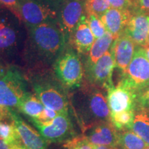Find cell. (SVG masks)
Here are the masks:
<instances>
[{
	"label": "cell",
	"instance_id": "ba28073f",
	"mask_svg": "<svg viewBox=\"0 0 149 149\" xmlns=\"http://www.w3.org/2000/svg\"><path fill=\"white\" fill-rule=\"evenodd\" d=\"M119 84L133 91L137 94L149 86V61L144 48H136L130 64L124 72Z\"/></svg>",
	"mask_w": 149,
	"mask_h": 149
},
{
	"label": "cell",
	"instance_id": "d590c367",
	"mask_svg": "<svg viewBox=\"0 0 149 149\" xmlns=\"http://www.w3.org/2000/svg\"><path fill=\"white\" fill-rule=\"evenodd\" d=\"M10 149H26L25 146H24L23 145H21V146H14L10 147Z\"/></svg>",
	"mask_w": 149,
	"mask_h": 149
},
{
	"label": "cell",
	"instance_id": "5b68a950",
	"mask_svg": "<svg viewBox=\"0 0 149 149\" xmlns=\"http://www.w3.org/2000/svg\"><path fill=\"white\" fill-rule=\"evenodd\" d=\"M53 72L65 87H79L84 78V67L77 52L67 44L53 65Z\"/></svg>",
	"mask_w": 149,
	"mask_h": 149
},
{
	"label": "cell",
	"instance_id": "d6a6232c",
	"mask_svg": "<svg viewBox=\"0 0 149 149\" xmlns=\"http://www.w3.org/2000/svg\"><path fill=\"white\" fill-rule=\"evenodd\" d=\"M95 149H115V147L108 146H97L95 145Z\"/></svg>",
	"mask_w": 149,
	"mask_h": 149
},
{
	"label": "cell",
	"instance_id": "8d00e7d4",
	"mask_svg": "<svg viewBox=\"0 0 149 149\" xmlns=\"http://www.w3.org/2000/svg\"><path fill=\"white\" fill-rule=\"evenodd\" d=\"M147 149H149V146H148V148H147Z\"/></svg>",
	"mask_w": 149,
	"mask_h": 149
},
{
	"label": "cell",
	"instance_id": "74e56055",
	"mask_svg": "<svg viewBox=\"0 0 149 149\" xmlns=\"http://www.w3.org/2000/svg\"><path fill=\"white\" fill-rule=\"evenodd\" d=\"M0 7H1V6H0Z\"/></svg>",
	"mask_w": 149,
	"mask_h": 149
},
{
	"label": "cell",
	"instance_id": "44dd1931",
	"mask_svg": "<svg viewBox=\"0 0 149 149\" xmlns=\"http://www.w3.org/2000/svg\"><path fill=\"white\" fill-rule=\"evenodd\" d=\"M44 107L35 95L30 93L19 105L18 109L32 119H37L44 111Z\"/></svg>",
	"mask_w": 149,
	"mask_h": 149
},
{
	"label": "cell",
	"instance_id": "cb8c5ba5",
	"mask_svg": "<svg viewBox=\"0 0 149 149\" xmlns=\"http://www.w3.org/2000/svg\"><path fill=\"white\" fill-rule=\"evenodd\" d=\"M0 137L10 147L22 145L21 139L13 122L10 124L0 122Z\"/></svg>",
	"mask_w": 149,
	"mask_h": 149
},
{
	"label": "cell",
	"instance_id": "277c9868",
	"mask_svg": "<svg viewBox=\"0 0 149 149\" xmlns=\"http://www.w3.org/2000/svg\"><path fill=\"white\" fill-rule=\"evenodd\" d=\"M29 94L26 79L21 70L15 66L7 67L0 76V107L18 108Z\"/></svg>",
	"mask_w": 149,
	"mask_h": 149
},
{
	"label": "cell",
	"instance_id": "3957f363",
	"mask_svg": "<svg viewBox=\"0 0 149 149\" xmlns=\"http://www.w3.org/2000/svg\"><path fill=\"white\" fill-rule=\"evenodd\" d=\"M26 37L23 22L8 9L0 7V57L8 61L22 58Z\"/></svg>",
	"mask_w": 149,
	"mask_h": 149
},
{
	"label": "cell",
	"instance_id": "603a6c76",
	"mask_svg": "<svg viewBox=\"0 0 149 149\" xmlns=\"http://www.w3.org/2000/svg\"><path fill=\"white\" fill-rule=\"evenodd\" d=\"M135 111H124L111 113V121L113 126L118 130L128 129L130 130L133 124Z\"/></svg>",
	"mask_w": 149,
	"mask_h": 149
},
{
	"label": "cell",
	"instance_id": "6da1fadb",
	"mask_svg": "<svg viewBox=\"0 0 149 149\" xmlns=\"http://www.w3.org/2000/svg\"><path fill=\"white\" fill-rule=\"evenodd\" d=\"M67 44L57 20L48 21L27 29L22 59L31 70L53 65Z\"/></svg>",
	"mask_w": 149,
	"mask_h": 149
},
{
	"label": "cell",
	"instance_id": "484cf974",
	"mask_svg": "<svg viewBox=\"0 0 149 149\" xmlns=\"http://www.w3.org/2000/svg\"><path fill=\"white\" fill-rule=\"evenodd\" d=\"M86 19L89 27H90L95 38H100L107 33V29H106L105 26L102 22L100 17H99L96 15L90 13L86 15Z\"/></svg>",
	"mask_w": 149,
	"mask_h": 149
},
{
	"label": "cell",
	"instance_id": "836d02e7",
	"mask_svg": "<svg viewBox=\"0 0 149 149\" xmlns=\"http://www.w3.org/2000/svg\"><path fill=\"white\" fill-rule=\"evenodd\" d=\"M7 67L8 66H5L4 65L0 62V76H1L3 73H4L6 70Z\"/></svg>",
	"mask_w": 149,
	"mask_h": 149
},
{
	"label": "cell",
	"instance_id": "30bf717a",
	"mask_svg": "<svg viewBox=\"0 0 149 149\" xmlns=\"http://www.w3.org/2000/svg\"><path fill=\"white\" fill-rule=\"evenodd\" d=\"M115 67L114 56L110 49L93 66L85 70L93 85L100 86L107 90L113 86L112 77Z\"/></svg>",
	"mask_w": 149,
	"mask_h": 149
},
{
	"label": "cell",
	"instance_id": "9c48e42d",
	"mask_svg": "<svg viewBox=\"0 0 149 149\" xmlns=\"http://www.w3.org/2000/svg\"><path fill=\"white\" fill-rule=\"evenodd\" d=\"M86 0H61L58 19L68 44L78 24L86 13Z\"/></svg>",
	"mask_w": 149,
	"mask_h": 149
},
{
	"label": "cell",
	"instance_id": "1f68e13d",
	"mask_svg": "<svg viewBox=\"0 0 149 149\" xmlns=\"http://www.w3.org/2000/svg\"><path fill=\"white\" fill-rule=\"evenodd\" d=\"M10 146L3 139L0 137V149H10Z\"/></svg>",
	"mask_w": 149,
	"mask_h": 149
},
{
	"label": "cell",
	"instance_id": "ffe728a7",
	"mask_svg": "<svg viewBox=\"0 0 149 149\" xmlns=\"http://www.w3.org/2000/svg\"><path fill=\"white\" fill-rule=\"evenodd\" d=\"M130 130L140 137L149 146V110L139 106L136 107Z\"/></svg>",
	"mask_w": 149,
	"mask_h": 149
},
{
	"label": "cell",
	"instance_id": "f546056e",
	"mask_svg": "<svg viewBox=\"0 0 149 149\" xmlns=\"http://www.w3.org/2000/svg\"><path fill=\"white\" fill-rule=\"evenodd\" d=\"M19 3L20 0H0V6L8 9L19 19Z\"/></svg>",
	"mask_w": 149,
	"mask_h": 149
},
{
	"label": "cell",
	"instance_id": "2e32d148",
	"mask_svg": "<svg viewBox=\"0 0 149 149\" xmlns=\"http://www.w3.org/2000/svg\"><path fill=\"white\" fill-rule=\"evenodd\" d=\"M111 122L100 123L90 127L86 139L91 144L97 146H117L119 144V134Z\"/></svg>",
	"mask_w": 149,
	"mask_h": 149
},
{
	"label": "cell",
	"instance_id": "f1b7e54d",
	"mask_svg": "<svg viewBox=\"0 0 149 149\" xmlns=\"http://www.w3.org/2000/svg\"><path fill=\"white\" fill-rule=\"evenodd\" d=\"M137 106L149 110V86L137 94Z\"/></svg>",
	"mask_w": 149,
	"mask_h": 149
},
{
	"label": "cell",
	"instance_id": "8fae6325",
	"mask_svg": "<svg viewBox=\"0 0 149 149\" xmlns=\"http://www.w3.org/2000/svg\"><path fill=\"white\" fill-rule=\"evenodd\" d=\"M40 135L46 140L58 141L68 138L72 134V126L68 115L59 114L47 124H42L32 120Z\"/></svg>",
	"mask_w": 149,
	"mask_h": 149
},
{
	"label": "cell",
	"instance_id": "d4e9b609",
	"mask_svg": "<svg viewBox=\"0 0 149 149\" xmlns=\"http://www.w3.org/2000/svg\"><path fill=\"white\" fill-rule=\"evenodd\" d=\"M86 13H93L100 17L111 8L108 0H86Z\"/></svg>",
	"mask_w": 149,
	"mask_h": 149
},
{
	"label": "cell",
	"instance_id": "e575fe53",
	"mask_svg": "<svg viewBox=\"0 0 149 149\" xmlns=\"http://www.w3.org/2000/svg\"><path fill=\"white\" fill-rule=\"evenodd\" d=\"M144 48V51L145 55H146L147 59H148V60L149 61V46H147V47H145V48Z\"/></svg>",
	"mask_w": 149,
	"mask_h": 149
},
{
	"label": "cell",
	"instance_id": "e0dca14e",
	"mask_svg": "<svg viewBox=\"0 0 149 149\" xmlns=\"http://www.w3.org/2000/svg\"><path fill=\"white\" fill-rule=\"evenodd\" d=\"M95 38L87 22L86 15L83 17L70 37L69 44L79 55H86L90 51Z\"/></svg>",
	"mask_w": 149,
	"mask_h": 149
},
{
	"label": "cell",
	"instance_id": "8992f818",
	"mask_svg": "<svg viewBox=\"0 0 149 149\" xmlns=\"http://www.w3.org/2000/svg\"><path fill=\"white\" fill-rule=\"evenodd\" d=\"M61 0H20L19 15L26 29L58 19Z\"/></svg>",
	"mask_w": 149,
	"mask_h": 149
},
{
	"label": "cell",
	"instance_id": "d6986e66",
	"mask_svg": "<svg viewBox=\"0 0 149 149\" xmlns=\"http://www.w3.org/2000/svg\"><path fill=\"white\" fill-rule=\"evenodd\" d=\"M115 40V37L107 32L103 37L96 39L93 43L89 53L87 54V59L85 64V70L93 66L105 54L111 49L112 44Z\"/></svg>",
	"mask_w": 149,
	"mask_h": 149
},
{
	"label": "cell",
	"instance_id": "7a4b0ae2",
	"mask_svg": "<svg viewBox=\"0 0 149 149\" xmlns=\"http://www.w3.org/2000/svg\"><path fill=\"white\" fill-rule=\"evenodd\" d=\"M30 80L35 95L45 107L68 115V102L65 86L48 68L31 70Z\"/></svg>",
	"mask_w": 149,
	"mask_h": 149
},
{
	"label": "cell",
	"instance_id": "52a82bcc",
	"mask_svg": "<svg viewBox=\"0 0 149 149\" xmlns=\"http://www.w3.org/2000/svg\"><path fill=\"white\" fill-rule=\"evenodd\" d=\"M83 91L86 97H84L81 115L87 127L111 121V110L107 98L103 93L97 89H89L88 87H84Z\"/></svg>",
	"mask_w": 149,
	"mask_h": 149
},
{
	"label": "cell",
	"instance_id": "4316f807",
	"mask_svg": "<svg viewBox=\"0 0 149 149\" xmlns=\"http://www.w3.org/2000/svg\"><path fill=\"white\" fill-rule=\"evenodd\" d=\"M111 8L134 11L139 9L138 0H108Z\"/></svg>",
	"mask_w": 149,
	"mask_h": 149
},
{
	"label": "cell",
	"instance_id": "5bb4252c",
	"mask_svg": "<svg viewBox=\"0 0 149 149\" xmlns=\"http://www.w3.org/2000/svg\"><path fill=\"white\" fill-rule=\"evenodd\" d=\"M136 44L132 39L124 33L115 39L111 48L114 56L115 67L124 72L133 59Z\"/></svg>",
	"mask_w": 149,
	"mask_h": 149
},
{
	"label": "cell",
	"instance_id": "9a60e30c",
	"mask_svg": "<svg viewBox=\"0 0 149 149\" xmlns=\"http://www.w3.org/2000/svg\"><path fill=\"white\" fill-rule=\"evenodd\" d=\"M134 11L110 8L100 17V19L107 32L113 35L116 39L125 32Z\"/></svg>",
	"mask_w": 149,
	"mask_h": 149
},
{
	"label": "cell",
	"instance_id": "ac0fdd59",
	"mask_svg": "<svg viewBox=\"0 0 149 149\" xmlns=\"http://www.w3.org/2000/svg\"><path fill=\"white\" fill-rule=\"evenodd\" d=\"M12 122L15 126L23 146L26 149H46V144L41 135L29 126L13 111H10Z\"/></svg>",
	"mask_w": 149,
	"mask_h": 149
},
{
	"label": "cell",
	"instance_id": "7c38bea8",
	"mask_svg": "<svg viewBox=\"0 0 149 149\" xmlns=\"http://www.w3.org/2000/svg\"><path fill=\"white\" fill-rule=\"evenodd\" d=\"M107 98L111 113L135 111L137 107V93L119 83L107 89Z\"/></svg>",
	"mask_w": 149,
	"mask_h": 149
},
{
	"label": "cell",
	"instance_id": "4dcf8cb0",
	"mask_svg": "<svg viewBox=\"0 0 149 149\" xmlns=\"http://www.w3.org/2000/svg\"><path fill=\"white\" fill-rule=\"evenodd\" d=\"M139 8L149 15V0H138Z\"/></svg>",
	"mask_w": 149,
	"mask_h": 149
},
{
	"label": "cell",
	"instance_id": "83f0119b",
	"mask_svg": "<svg viewBox=\"0 0 149 149\" xmlns=\"http://www.w3.org/2000/svg\"><path fill=\"white\" fill-rule=\"evenodd\" d=\"M59 114V113L53 109H49V108L47 107H44V111L42 112L40 116L37 117V119H33V120H36L37 122L40 123V124H46L48 122L53 120Z\"/></svg>",
	"mask_w": 149,
	"mask_h": 149
},
{
	"label": "cell",
	"instance_id": "7402d4cb",
	"mask_svg": "<svg viewBox=\"0 0 149 149\" xmlns=\"http://www.w3.org/2000/svg\"><path fill=\"white\" fill-rule=\"evenodd\" d=\"M122 149H147L148 145L132 130L119 134V144Z\"/></svg>",
	"mask_w": 149,
	"mask_h": 149
},
{
	"label": "cell",
	"instance_id": "4fadbf2b",
	"mask_svg": "<svg viewBox=\"0 0 149 149\" xmlns=\"http://www.w3.org/2000/svg\"><path fill=\"white\" fill-rule=\"evenodd\" d=\"M136 45L147 47L149 45V15L137 9L133 12L125 32Z\"/></svg>",
	"mask_w": 149,
	"mask_h": 149
}]
</instances>
